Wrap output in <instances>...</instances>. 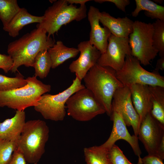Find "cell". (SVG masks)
<instances>
[{
    "label": "cell",
    "mask_w": 164,
    "mask_h": 164,
    "mask_svg": "<svg viewBox=\"0 0 164 164\" xmlns=\"http://www.w3.org/2000/svg\"><path fill=\"white\" fill-rule=\"evenodd\" d=\"M99 9L91 6L88 12V19L91 26L89 41L101 53L106 51L108 38L111 33L106 27H102L99 24Z\"/></svg>",
    "instance_id": "15"
},
{
    "label": "cell",
    "mask_w": 164,
    "mask_h": 164,
    "mask_svg": "<svg viewBox=\"0 0 164 164\" xmlns=\"http://www.w3.org/2000/svg\"><path fill=\"white\" fill-rule=\"evenodd\" d=\"M130 90L134 108L141 123L152 109V104L149 86L138 84L132 85Z\"/></svg>",
    "instance_id": "16"
},
{
    "label": "cell",
    "mask_w": 164,
    "mask_h": 164,
    "mask_svg": "<svg viewBox=\"0 0 164 164\" xmlns=\"http://www.w3.org/2000/svg\"><path fill=\"white\" fill-rule=\"evenodd\" d=\"M153 2L156 4H162L163 2V0H153Z\"/></svg>",
    "instance_id": "36"
},
{
    "label": "cell",
    "mask_w": 164,
    "mask_h": 164,
    "mask_svg": "<svg viewBox=\"0 0 164 164\" xmlns=\"http://www.w3.org/2000/svg\"><path fill=\"white\" fill-rule=\"evenodd\" d=\"M48 51L52 69L56 68L68 59L75 57L79 52L77 49L67 47L60 40L57 41Z\"/></svg>",
    "instance_id": "20"
},
{
    "label": "cell",
    "mask_w": 164,
    "mask_h": 164,
    "mask_svg": "<svg viewBox=\"0 0 164 164\" xmlns=\"http://www.w3.org/2000/svg\"><path fill=\"white\" fill-rule=\"evenodd\" d=\"M94 1L100 3L108 2L114 3L117 8L122 11L125 12V8L130 4L129 0H95Z\"/></svg>",
    "instance_id": "31"
},
{
    "label": "cell",
    "mask_w": 164,
    "mask_h": 164,
    "mask_svg": "<svg viewBox=\"0 0 164 164\" xmlns=\"http://www.w3.org/2000/svg\"><path fill=\"white\" fill-rule=\"evenodd\" d=\"M27 84L15 89L0 91V107H7L19 111L36 106L40 97L50 92L51 86L43 83L34 76L28 77Z\"/></svg>",
    "instance_id": "4"
},
{
    "label": "cell",
    "mask_w": 164,
    "mask_h": 164,
    "mask_svg": "<svg viewBox=\"0 0 164 164\" xmlns=\"http://www.w3.org/2000/svg\"><path fill=\"white\" fill-rule=\"evenodd\" d=\"M112 109L120 114L126 125L132 126L134 135L137 136L141 122L132 104L129 88L123 87L115 91L113 97Z\"/></svg>",
    "instance_id": "12"
},
{
    "label": "cell",
    "mask_w": 164,
    "mask_h": 164,
    "mask_svg": "<svg viewBox=\"0 0 164 164\" xmlns=\"http://www.w3.org/2000/svg\"><path fill=\"white\" fill-rule=\"evenodd\" d=\"M110 118L113 122L111 134L107 140L101 145L109 150L118 140H124L130 145L135 154L138 157L137 163L142 164L141 157L142 152L139 146L138 136L130 135L121 115L117 110L111 109Z\"/></svg>",
    "instance_id": "13"
},
{
    "label": "cell",
    "mask_w": 164,
    "mask_h": 164,
    "mask_svg": "<svg viewBox=\"0 0 164 164\" xmlns=\"http://www.w3.org/2000/svg\"><path fill=\"white\" fill-rule=\"evenodd\" d=\"M24 111H16L15 115L0 122V138L17 142L26 122Z\"/></svg>",
    "instance_id": "17"
},
{
    "label": "cell",
    "mask_w": 164,
    "mask_h": 164,
    "mask_svg": "<svg viewBox=\"0 0 164 164\" xmlns=\"http://www.w3.org/2000/svg\"><path fill=\"white\" fill-rule=\"evenodd\" d=\"M148 155L157 156L159 148L164 141V126L149 113L141 122L137 136Z\"/></svg>",
    "instance_id": "11"
},
{
    "label": "cell",
    "mask_w": 164,
    "mask_h": 164,
    "mask_svg": "<svg viewBox=\"0 0 164 164\" xmlns=\"http://www.w3.org/2000/svg\"><path fill=\"white\" fill-rule=\"evenodd\" d=\"M26 162L23 154L17 149L13 152L11 159L8 164H26Z\"/></svg>",
    "instance_id": "32"
},
{
    "label": "cell",
    "mask_w": 164,
    "mask_h": 164,
    "mask_svg": "<svg viewBox=\"0 0 164 164\" xmlns=\"http://www.w3.org/2000/svg\"><path fill=\"white\" fill-rule=\"evenodd\" d=\"M27 84V81L20 73L15 77H9L0 74V91L12 90L23 87Z\"/></svg>",
    "instance_id": "27"
},
{
    "label": "cell",
    "mask_w": 164,
    "mask_h": 164,
    "mask_svg": "<svg viewBox=\"0 0 164 164\" xmlns=\"http://www.w3.org/2000/svg\"><path fill=\"white\" fill-rule=\"evenodd\" d=\"M33 67L35 76L41 79L46 78L52 67V62L48 50L40 51L35 56Z\"/></svg>",
    "instance_id": "24"
},
{
    "label": "cell",
    "mask_w": 164,
    "mask_h": 164,
    "mask_svg": "<svg viewBox=\"0 0 164 164\" xmlns=\"http://www.w3.org/2000/svg\"><path fill=\"white\" fill-rule=\"evenodd\" d=\"M68 115L80 121H90L96 116L106 113L104 108L92 93L85 87L69 98L66 104Z\"/></svg>",
    "instance_id": "9"
},
{
    "label": "cell",
    "mask_w": 164,
    "mask_h": 164,
    "mask_svg": "<svg viewBox=\"0 0 164 164\" xmlns=\"http://www.w3.org/2000/svg\"><path fill=\"white\" fill-rule=\"evenodd\" d=\"M106 51L101 53L97 63L110 67L116 71L123 67L127 55H132L128 38L118 37L111 34Z\"/></svg>",
    "instance_id": "10"
},
{
    "label": "cell",
    "mask_w": 164,
    "mask_h": 164,
    "mask_svg": "<svg viewBox=\"0 0 164 164\" xmlns=\"http://www.w3.org/2000/svg\"><path fill=\"white\" fill-rule=\"evenodd\" d=\"M21 8L16 0H0V19L6 27Z\"/></svg>",
    "instance_id": "25"
},
{
    "label": "cell",
    "mask_w": 164,
    "mask_h": 164,
    "mask_svg": "<svg viewBox=\"0 0 164 164\" xmlns=\"http://www.w3.org/2000/svg\"><path fill=\"white\" fill-rule=\"evenodd\" d=\"M43 29L37 27L19 39L9 43L7 53L12 58L13 65L10 71L15 73L22 65L33 67L34 58L40 51L48 50L55 43Z\"/></svg>",
    "instance_id": "1"
},
{
    "label": "cell",
    "mask_w": 164,
    "mask_h": 164,
    "mask_svg": "<svg viewBox=\"0 0 164 164\" xmlns=\"http://www.w3.org/2000/svg\"><path fill=\"white\" fill-rule=\"evenodd\" d=\"M162 160L156 156L148 155L142 158L143 164H163Z\"/></svg>",
    "instance_id": "33"
},
{
    "label": "cell",
    "mask_w": 164,
    "mask_h": 164,
    "mask_svg": "<svg viewBox=\"0 0 164 164\" xmlns=\"http://www.w3.org/2000/svg\"><path fill=\"white\" fill-rule=\"evenodd\" d=\"M136 8L132 12V16L136 17L140 12L144 11L145 15L152 19L164 21V7L149 0H135Z\"/></svg>",
    "instance_id": "21"
},
{
    "label": "cell",
    "mask_w": 164,
    "mask_h": 164,
    "mask_svg": "<svg viewBox=\"0 0 164 164\" xmlns=\"http://www.w3.org/2000/svg\"><path fill=\"white\" fill-rule=\"evenodd\" d=\"M77 47L80 55L70 63L69 69L81 81L90 69L97 63L101 53L89 40L80 42Z\"/></svg>",
    "instance_id": "14"
},
{
    "label": "cell",
    "mask_w": 164,
    "mask_h": 164,
    "mask_svg": "<svg viewBox=\"0 0 164 164\" xmlns=\"http://www.w3.org/2000/svg\"><path fill=\"white\" fill-rule=\"evenodd\" d=\"M49 129L46 122L40 120L26 122L17 142V149L23 154L26 161L37 164L45 152Z\"/></svg>",
    "instance_id": "3"
},
{
    "label": "cell",
    "mask_w": 164,
    "mask_h": 164,
    "mask_svg": "<svg viewBox=\"0 0 164 164\" xmlns=\"http://www.w3.org/2000/svg\"><path fill=\"white\" fill-rule=\"evenodd\" d=\"M13 63V60L9 55L0 53V69H2L5 73L10 71Z\"/></svg>",
    "instance_id": "30"
},
{
    "label": "cell",
    "mask_w": 164,
    "mask_h": 164,
    "mask_svg": "<svg viewBox=\"0 0 164 164\" xmlns=\"http://www.w3.org/2000/svg\"><path fill=\"white\" fill-rule=\"evenodd\" d=\"M76 76L71 85L62 92L55 95L44 94L34 107L46 119L54 121H63L65 117L67 100L77 91L85 87Z\"/></svg>",
    "instance_id": "6"
},
{
    "label": "cell",
    "mask_w": 164,
    "mask_h": 164,
    "mask_svg": "<svg viewBox=\"0 0 164 164\" xmlns=\"http://www.w3.org/2000/svg\"><path fill=\"white\" fill-rule=\"evenodd\" d=\"M17 148V142L0 138V164H8Z\"/></svg>",
    "instance_id": "28"
},
{
    "label": "cell",
    "mask_w": 164,
    "mask_h": 164,
    "mask_svg": "<svg viewBox=\"0 0 164 164\" xmlns=\"http://www.w3.org/2000/svg\"><path fill=\"white\" fill-rule=\"evenodd\" d=\"M116 71L110 67L97 63L83 79L85 87L92 93L110 117L114 94L118 89L124 87L117 78Z\"/></svg>",
    "instance_id": "2"
},
{
    "label": "cell",
    "mask_w": 164,
    "mask_h": 164,
    "mask_svg": "<svg viewBox=\"0 0 164 164\" xmlns=\"http://www.w3.org/2000/svg\"><path fill=\"white\" fill-rule=\"evenodd\" d=\"M164 69V57H162L157 60L155 70L158 71L159 70H163Z\"/></svg>",
    "instance_id": "34"
},
{
    "label": "cell",
    "mask_w": 164,
    "mask_h": 164,
    "mask_svg": "<svg viewBox=\"0 0 164 164\" xmlns=\"http://www.w3.org/2000/svg\"><path fill=\"white\" fill-rule=\"evenodd\" d=\"M56 0H50V2L51 3H53L55 2Z\"/></svg>",
    "instance_id": "37"
},
{
    "label": "cell",
    "mask_w": 164,
    "mask_h": 164,
    "mask_svg": "<svg viewBox=\"0 0 164 164\" xmlns=\"http://www.w3.org/2000/svg\"><path fill=\"white\" fill-rule=\"evenodd\" d=\"M133 28L128 38L132 55L137 58L141 64L148 65L159 53L153 44L152 25L136 20L134 21Z\"/></svg>",
    "instance_id": "7"
},
{
    "label": "cell",
    "mask_w": 164,
    "mask_h": 164,
    "mask_svg": "<svg viewBox=\"0 0 164 164\" xmlns=\"http://www.w3.org/2000/svg\"><path fill=\"white\" fill-rule=\"evenodd\" d=\"M152 24L153 46L158 51L160 57H164V21L157 19Z\"/></svg>",
    "instance_id": "26"
},
{
    "label": "cell",
    "mask_w": 164,
    "mask_h": 164,
    "mask_svg": "<svg viewBox=\"0 0 164 164\" xmlns=\"http://www.w3.org/2000/svg\"><path fill=\"white\" fill-rule=\"evenodd\" d=\"M116 75L124 87L129 88L136 84L164 87V76L155 70L152 72L146 70L132 55L126 56L122 67L116 71Z\"/></svg>",
    "instance_id": "8"
},
{
    "label": "cell",
    "mask_w": 164,
    "mask_h": 164,
    "mask_svg": "<svg viewBox=\"0 0 164 164\" xmlns=\"http://www.w3.org/2000/svg\"><path fill=\"white\" fill-rule=\"evenodd\" d=\"M42 22L37 27L44 29L49 37L57 32L63 25L73 21H79L87 16L85 5L77 8L76 5L69 4L66 0L56 1L45 11Z\"/></svg>",
    "instance_id": "5"
},
{
    "label": "cell",
    "mask_w": 164,
    "mask_h": 164,
    "mask_svg": "<svg viewBox=\"0 0 164 164\" xmlns=\"http://www.w3.org/2000/svg\"><path fill=\"white\" fill-rule=\"evenodd\" d=\"M67 3L69 4L73 5V4H79L80 6L85 5V3L88 1L89 0H66Z\"/></svg>",
    "instance_id": "35"
},
{
    "label": "cell",
    "mask_w": 164,
    "mask_h": 164,
    "mask_svg": "<svg viewBox=\"0 0 164 164\" xmlns=\"http://www.w3.org/2000/svg\"><path fill=\"white\" fill-rule=\"evenodd\" d=\"M108 150L101 145L85 148L84 153L86 164H111Z\"/></svg>",
    "instance_id": "23"
},
{
    "label": "cell",
    "mask_w": 164,
    "mask_h": 164,
    "mask_svg": "<svg viewBox=\"0 0 164 164\" xmlns=\"http://www.w3.org/2000/svg\"><path fill=\"white\" fill-rule=\"evenodd\" d=\"M108 156L111 164H134L129 161L122 151L115 144L109 150Z\"/></svg>",
    "instance_id": "29"
},
{
    "label": "cell",
    "mask_w": 164,
    "mask_h": 164,
    "mask_svg": "<svg viewBox=\"0 0 164 164\" xmlns=\"http://www.w3.org/2000/svg\"><path fill=\"white\" fill-rule=\"evenodd\" d=\"M99 22L111 34L118 37L128 38L133 31L134 21L126 16L115 18L105 12H100Z\"/></svg>",
    "instance_id": "18"
},
{
    "label": "cell",
    "mask_w": 164,
    "mask_h": 164,
    "mask_svg": "<svg viewBox=\"0 0 164 164\" xmlns=\"http://www.w3.org/2000/svg\"><path fill=\"white\" fill-rule=\"evenodd\" d=\"M152 104L150 113L164 126V87L149 86Z\"/></svg>",
    "instance_id": "22"
},
{
    "label": "cell",
    "mask_w": 164,
    "mask_h": 164,
    "mask_svg": "<svg viewBox=\"0 0 164 164\" xmlns=\"http://www.w3.org/2000/svg\"><path fill=\"white\" fill-rule=\"evenodd\" d=\"M44 17L32 15L27 9L21 8L8 26L3 29L7 32L9 35L15 37L19 35L20 31L25 26L31 23H41Z\"/></svg>",
    "instance_id": "19"
}]
</instances>
